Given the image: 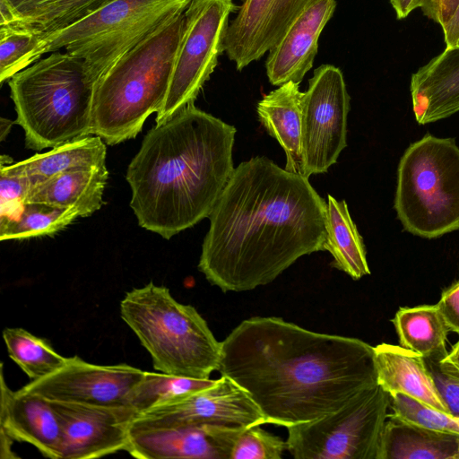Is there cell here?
Returning a JSON list of instances; mask_svg holds the SVG:
<instances>
[{
  "label": "cell",
  "instance_id": "1",
  "mask_svg": "<svg viewBox=\"0 0 459 459\" xmlns=\"http://www.w3.org/2000/svg\"><path fill=\"white\" fill-rule=\"evenodd\" d=\"M208 218L198 269L223 292L266 285L325 251V201L308 178L265 156L235 168Z\"/></svg>",
  "mask_w": 459,
  "mask_h": 459
},
{
  "label": "cell",
  "instance_id": "2",
  "mask_svg": "<svg viewBox=\"0 0 459 459\" xmlns=\"http://www.w3.org/2000/svg\"><path fill=\"white\" fill-rule=\"evenodd\" d=\"M221 344L218 371L250 396L266 424L316 420L377 385L373 346L281 317L246 319Z\"/></svg>",
  "mask_w": 459,
  "mask_h": 459
},
{
  "label": "cell",
  "instance_id": "3",
  "mask_svg": "<svg viewBox=\"0 0 459 459\" xmlns=\"http://www.w3.org/2000/svg\"><path fill=\"white\" fill-rule=\"evenodd\" d=\"M235 134L194 103L150 129L126 173L139 226L169 239L208 218L235 169Z\"/></svg>",
  "mask_w": 459,
  "mask_h": 459
},
{
  "label": "cell",
  "instance_id": "4",
  "mask_svg": "<svg viewBox=\"0 0 459 459\" xmlns=\"http://www.w3.org/2000/svg\"><path fill=\"white\" fill-rule=\"evenodd\" d=\"M186 27L185 12L124 54L98 80L92 133L106 144L134 139L165 101Z\"/></svg>",
  "mask_w": 459,
  "mask_h": 459
},
{
  "label": "cell",
  "instance_id": "5",
  "mask_svg": "<svg viewBox=\"0 0 459 459\" xmlns=\"http://www.w3.org/2000/svg\"><path fill=\"white\" fill-rule=\"evenodd\" d=\"M97 82L83 58L53 52L8 80L28 149L41 151L93 135Z\"/></svg>",
  "mask_w": 459,
  "mask_h": 459
},
{
  "label": "cell",
  "instance_id": "6",
  "mask_svg": "<svg viewBox=\"0 0 459 459\" xmlns=\"http://www.w3.org/2000/svg\"><path fill=\"white\" fill-rule=\"evenodd\" d=\"M120 315L156 370L199 379L218 370L221 342L197 310L177 301L167 287L150 281L126 292Z\"/></svg>",
  "mask_w": 459,
  "mask_h": 459
},
{
  "label": "cell",
  "instance_id": "7",
  "mask_svg": "<svg viewBox=\"0 0 459 459\" xmlns=\"http://www.w3.org/2000/svg\"><path fill=\"white\" fill-rule=\"evenodd\" d=\"M408 232L425 238L459 230V147L427 134L403 154L394 197Z\"/></svg>",
  "mask_w": 459,
  "mask_h": 459
},
{
  "label": "cell",
  "instance_id": "8",
  "mask_svg": "<svg viewBox=\"0 0 459 459\" xmlns=\"http://www.w3.org/2000/svg\"><path fill=\"white\" fill-rule=\"evenodd\" d=\"M191 1L116 0L63 30L40 36V54L65 48L83 58L98 82L124 54L185 12Z\"/></svg>",
  "mask_w": 459,
  "mask_h": 459
},
{
  "label": "cell",
  "instance_id": "9",
  "mask_svg": "<svg viewBox=\"0 0 459 459\" xmlns=\"http://www.w3.org/2000/svg\"><path fill=\"white\" fill-rule=\"evenodd\" d=\"M391 395L367 388L340 409L288 427L287 450L296 459H379Z\"/></svg>",
  "mask_w": 459,
  "mask_h": 459
},
{
  "label": "cell",
  "instance_id": "10",
  "mask_svg": "<svg viewBox=\"0 0 459 459\" xmlns=\"http://www.w3.org/2000/svg\"><path fill=\"white\" fill-rule=\"evenodd\" d=\"M232 0H192L185 11L186 27L169 88L155 122L161 123L195 102L223 51Z\"/></svg>",
  "mask_w": 459,
  "mask_h": 459
},
{
  "label": "cell",
  "instance_id": "11",
  "mask_svg": "<svg viewBox=\"0 0 459 459\" xmlns=\"http://www.w3.org/2000/svg\"><path fill=\"white\" fill-rule=\"evenodd\" d=\"M348 94L342 71L323 65L301 99L303 176L327 172L347 146Z\"/></svg>",
  "mask_w": 459,
  "mask_h": 459
},
{
  "label": "cell",
  "instance_id": "12",
  "mask_svg": "<svg viewBox=\"0 0 459 459\" xmlns=\"http://www.w3.org/2000/svg\"><path fill=\"white\" fill-rule=\"evenodd\" d=\"M204 424L251 428L266 420L250 396L221 376L209 388L137 415L130 429Z\"/></svg>",
  "mask_w": 459,
  "mask_h": 459
},
{
  "label": "cell",
  "instance_id": "13",
  "mask_svg": "<svg viewBox=\"0 0 459 459\" xmlns=\"http://www.w3.org/2000/svg\"><path fill=\"white\" fill-rule=\"evenodd\" d=\"M144 372L127 364L97 365L74 356L52 374L32 380L21 390L49 401L122 406Z\"/></svg>",
  "mask_w": 459,
  "mask_h": 459
},
{
  "label": "cell",
  "instance_id": "14",
  "mask_svg": "<svg viewBox=\"0 0 459 459\" xmlns=\"http://www.w3.org/2000/svg\"><path fill=\"white\" fill-rule=\"evenodd\" d=\"M49 402L62 427L61 459H91L126 450L130 425L137 416L129 406Z\"/></svg>",
  "mask_w": 459,
  "mask_h": 459
},
{
  "label": "cell",
  "instance_id": "15",
  "mask_svg": "<svg viewBox=\"0 0 459 459\" xmlns=\"http://www.w3.org/2000/svg\"><path fill=\"white\" fill-rule=\"evenodd\" d=\"M0 452L1 458H16L14 440L27 442L44 456L61 459L62 427L49 400L35 394L11 390L1 364Z\"/></svg>",
  "mask_w": 459,
  "mask_h": 459
},
{
  "label": "cell",
  "instance_id": "16",
  "mask_svg": "<svg viewBox=\"0 0 459 459\" xmlns=\"http://www.w3.org/2000/svg\"><path fill=\"white\" fill-rule=\"evenodd\" d=\"M309 0H244L229 23L223 51L241 71L270 51Z\"/></svg>",
  "mask_w": 459,
  "mask_h": 459
},
{
  "label": "cell",
  "instance_id": "17",
  "mask_svg": "<svg viewBox=\"0 0 459 459\" xmlns=\"http://www.w3.org/2000/svg\"><path fill=\"white\" fill-rule=\"evenodd\" d=\"M246 429L204 424L130 429L126 451L141 459H230Z\"/></svg>",
  "mask_w": 459,
  "mask_h": 459
},
{
  "label": "cell",
  "instance_id": "18",
  "mask_svg": "<svg viewBox=\"0 0 459 459\" xmlns=\"http://www.w3.org/2000/svg\"><path fill=\"white\" fill-rule=\"evenodd\" d=\"M335 0H309L270 50L265 62L271 84L301 82L311 69L318 48L319 36L335 10Z\"/></svg>",
  "mask_w": 459,
  "mask_h": 459
},
{
  "label": "cell",
  "instance_id": "19",
  "mask_svg": "<svg viewBox=\"0 0 459 459\" xmlns=\"http://www.w3.org/2000/svg\"><path fill=\"white\" fill-rule=\"evenodd\" d=\"M416 121L427 125L459 111V45L445 50L418 69L410 84Z\"/></svg>",
  "mask_w": 459,
  "mask_h": 459
},
{
  "label": "cell",
  "instance_id": "20",
  "mask_svg": "<svg viewBox=\"0 0 459 459\" xmlns=\"http://www.w3.org/2000/svg\"><path fill=\"white\" fill-rule=\"evenodd\" d=\"M374 354L377 385L386 393L402 394L450 414L421 355L390 343L375 346Z\"/></svg>",
  "mask_w": 459,
  "mask_h": 459
},
{
  "label": "cell",
  "instance_id": "21",
  "mask_svg": "<svg viewBox=\"0 0 459 459\" xmlns=\"http://www.w3.org/2000/svg\"><path fill=\"white\" fill-rule=\"evenodd\" d=\"M299 84L286 82L265 94L256 105L258 119L286 154L285 169L303 175L301 99Z\"/></svg>",
  "mask_w": 459,
  "mask_h": 459
},
{
  "label": "cell",
  "instance_id": "22",
  "mask_svg": "<svg viewBox=\"0 0 459 459\" xmlns=\"http://www.w3.org/2000/svg\"><path fill=\"white\" fill-rule=\"evenodd\" d=\"M379 459H459V435L388 414Z\"/></svg>",
  "mask_w": 459,
  "mask_h": 459
},
{
  "label": "cell",
  "instance_id": "23",
  "mask_svg": "<svg viewBox=\"0 0 459 459\" xmlns=\"http://www.w3.org/2000/svg\"><path fill=\"white\" fill-rule=\"evenodd\" d=\"M108 178L106 165L62 172L33 186L26 203L74 207L80 217H88L103 205Z\"/></svg>",
  "mask_w": 459,
  "mask_h": 459
},
{
  "label": "cell",
  "instance_id": "24",
  "mask_svg": "<svg viewBox=\"0 0 459 459\" xmlns=\"http://www.w3.org/2000/svg\"><path fill=\"white\" fill-rule=\"evenodd\" d=\"M105 144L100 136L90 135L65 143L47 152L37 153L14 165L29 177L35 186L62 172L106 165Z\"/></svg>",
  "mask_w": 459,
  "mask_h": 459
},
{
  "label": "cell",
  "instance_id": "25",
  "mask_svg": "<svg viewBox=\"0 0 459 459\" xmlns=\"http://www.w3.org/2000/svg\"><path fill=\"white\" fill-rule=\"evenodd\" d=\"M324 250L333 256L331 265L359 280L370 274L366 248L345 200L338 201L331 195L326 203V238Z\"/></svg>",
  "mask_w": 459,
  "mask_h": 459
},
{
  "label": "cell",
  "instance_id": "26",
  "mask_svg": "<svg viewBox=\"0 0 459 459\" xmlns=\"http://www.w3.org/2000/svg\"><path fill=\"white\" fill-rule=\"evenodd\" d=\"M401 346L423 358L444 359L450 329L436 305L401 307L392 320Z\"/></svg>",
  "mask_w": 459,
  "mask_h": 459
},
{
  "label": "cell",
  "instance_id": "27",
  "mask_svg": "<svg viewBox=\"0 0 459 459\" xmlns=\"http://www.w3.org/2000/svg\"><path fill=\"white\" fill-rule=\"evenodd\" d=\"M216 382L217 379H199L145 371L128 394L126 405L139 415L154 407L209 388Z\"/></svg>",
  "mask_w": 459,
  "mask_h": 459
},
{
  "label": "cell",
  "instance_id": "28",
  "mask_svg": "<svg viewBox=\"0 0 459 459\" xmlns=\"http://www.w3.org/2000/svg\"><path fill=\"white\" fill-rule=\"evenodd\" d=\"M80 217L74 207H59L44 203H25L17 215L0 220V239H23L53 235Z\"/></svg>",
  "mask_w": 459,
  "mask_h": 459
},
{
  "label": "cell",
  "instance_id": "29",
  "mask_svg": "<svg viewBox=\"0 0 459 459\" xmlns=\"http://www.w3.org/2000/svg\"><path fill=\"white\" fill-rule=\"evenodd\" d=\"M3 338L10 358L31 381L52 374L66 361L47 340L23 328H5Z\"/></svg>",
  "mask_w": 459,
  "mask_h": 459
},
{
  "label": "cell",
  "instance_id": "30",
  "mask_svg": "<svg viewBox=\"0 0 459 459\" xmlns=\"http://www.w3.org/2000/svg\"><path fill=\"white\" fill-rule=\"evenodd\" d=\"M116 0H54L38 7L29 17L12 26L40 36L63 30ZM10 26V25H9Z\"/></svg>",
  "mask_w": 459,
  "mask_h": 459
},
{
  "label": "cell",
  "instance_id": "31",
  "mask_svg": "<svg viewBox=\"0 0 459 459\" xmlns=\"http://www.w3.org/2000/svg\"><path fill=\"white\" fill-rule=\"evenodd\" d=\"M40 35L16 26L0 27V82L39 60Z\"/></svg>",
  "mask_w": 459,
  "mask_h": 459
},
{
  "label": "cell",
  "instance_id": "32",
  "mask_svg": "<svg viewBox=\"0 0 459 459\" xmlns=\"http://www.w3.org/2000/svg\"><path fill=\"white\" fill-rule=\"evenodd\" d=\"M391 410L394 416L406 421L459 435V417L439 411L402 394L392 396Z\"/></svg>",
  "mask_w": 459,
  "mask_h": 459
},
{
  "label": "cell",
  "instance_id": "33",
  "mask_svg": "<svg viewBox=\"0 0 459 459\" xmlns=\"http://www.w3.org/2000/svg\"><path fill=\"white\" fill-rule=\"evenodd\" d=\"M0 164V220H4L19 213L33 186L29 177L14 165L8 155H1Z\"/></svg>",
  "mask_w": 459,
  "mask_h": 459
},
{
  "label": "cell",
  "instance_id": "34",
  "mask_svg": "<svg viewBox=\"0 0 459 459\" xmlns=\"http://www.w3.org/2000/svg\"><path fill=\"white\" fill-rule=\"evenodd\" d=\"M286 450V441L257 425L238 436L230 459H281Z\"/></svg>",
  "mask_w": 459,
  "mask_h": 459
},
{
  "label": "cell",
  "instance_id": "35",
  "mask_svg": "<svg viewBox=\"0 0 459 459\" xmlns=\"http://www.w3.org/2000/svg\"><path fill=\"white\" fill-rule=\"evenodd\" d=\"M449 413L459 417V371L438 358H424Z\"/></svg>",
  "mask_w": 459,
  "mask_h": 459
},
{
  "label": "cell",
  "instance_id": "36",
  "mask_svg": "<svg viewBox=\"0 0 459 459\" xmlns=\"http://www.w3.org/2000/svg\"><path fill=\"white\" fill-rule=\"evenodd\" d=\"M437 306L450 331L459 334V281L443 291Z\"/></svg>",
  "mask_w": 459,
  "mask_h": 459
},
{
  "label": "cell",
  "instance_id": "37",
  "mask_svg": "<svg viewBox=\"0 0 459 459\" xmlns=\"http://www.w3.org/2000/svg\"><path fill=\"white\" fill-rule=\"evenodd\" d=\"M459 0H423L422 13L441 27L447 22L455 12Z\"/></svg>",
  "mask_w": 459,
  "mask_h": 459
},
{
  "label": "cell",
  "instance_id": "38",
  "mask_svg": "<svg viewBox=\"0 0 459 459\" xmlns=\"http://www.w3.org/2000/svg\"><path fill=\"white\" fill-rule=\"evenodd\" d=\"M446 48L456 46L459 41V3L450 19L442 26Z\"/></svg>",
  "mask_w": 459,
  "mask_h": 459
},
{
  "label": "cell",
  "instance_id": "39",
  "mask_svg": "<svg viewBox=\"0 0 459 459\" xmlns=\"http://www.w3.org/2000/svg\"><path fill=\"white\" fill-rule=\"evenodd\" d=\"M20 20L29 17L38 7L54 0H7ZM18 21V22H19Z\"/></svg>",
  "mask_w": 459,
  "mask_h": 459
},
{
  "label": "cell",
  "instance_id": "40",
  "mask_svg": "<svg viewBox=\"0 0 459 459\" xmlns=\"http://www.w3.org/2000/svg\"><path fill=\"white\" fill-rule=\"evenodd\" d=\"M423 0H390L398 19L407 17L413 10L420 8Z\"/></svg>",
  "mask_w": 459,
  "mask_h": 459
},
{
  "label": "cell",
  "instance_id": "41",
  "mask_svg": "<svg viewBox=\"0 0 459 459\" xmlns=\"http://www.w3.org/2000/svg\"><path fill=\"white\" fill-rule=\"evenodd\" d=\"M0 27L13 25L20 18L7 0H0Z\"/></svg>",
  "mask_w": 459,
  "mask_h": 459
},
{
  "label": "cell",
  "instance_id": "42",
  "mask_svg": "<svg viewBox=\"0 0 459 459\" xmlns=\"http://www.w3.org/2000/svg\"><path fill=\"white\" fill-rule=\"evenodd\" d=\"M443 360L453 365L459 371V340L453 346L451 351H448Z\"/></svg>",
  "mask_w": 459,
  "mask_h": 459
},
{
  "label": "cell",
  "instance_id": "43",
  "mask_svg": "<svg viewBox=\"0 0 459 459\" xmlns=\"http://www.w3.org/2000/svg\"><path fill=\"white\" fill-rule=\"evenodd\" d=\"M15 123L8 118L1 117L0 118V140L4 141L8 135L12 126Z\"/></svg>",
  "mask_w": 459,
  "mask_h": 459
},
{
  "label": "cell",
  "instance_id": "44",
  "mask_svg": "<svg viewBox=\"0 0 459 459\" xmlns=\"http://www.w3.org/2000/svg\"><path fill=\"white\" fill-rule=\"evenodd\" d=\"M457 45H459V41H458Z\"/></svg>",
  "mask_w": 459,
  "mask_h": 459
}]
</instances>
